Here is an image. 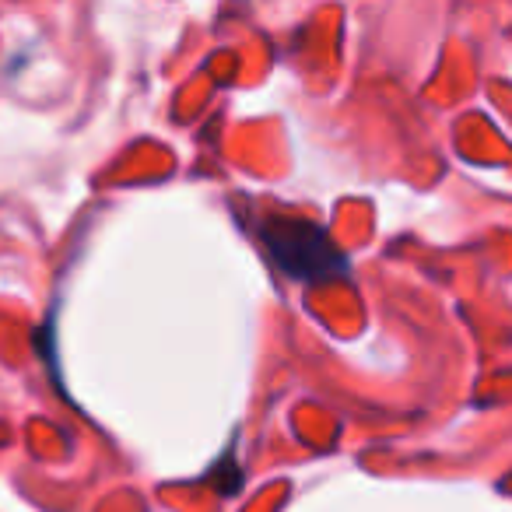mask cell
Listing matches in <instances>:
<instances>
[{
	"instance_id": "6da1fadb",
	"label": "cell",
	"mask_w": 512,
	"mask_h": 512,
	"mask_svg": "<svg viewBox=\"0 0 512 512\" xmlns=\"http://www.w3.org/2000/svg\"><path fill=\"white\" fill-rule=\"evenodd\" d=\"M267 249L274 253L281 267L292 278H330L344 267L341 253L334 249V242L327 239V232L309 221H288V218H271L260 225Z\"/></svg>"
}]
</instances>
